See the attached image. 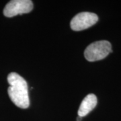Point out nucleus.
<instances>
[{
  "label": "nucleus",
  "mask_w": 121,
  "mask_h": 121,
  "mask_svg": "<svg viewBox=\"0 0 121 121\" xmlns=\"http://www.w3.org/2000/svg\"><path fill=\"white\" fill-rule=\"evenodd\" d=\"M97 105V97L93 94H88L83 99L78 110V116L86 117Z\"/></svg>",
  "instance_id": "39448f33"
},
{
  "label": "nucleus",
  "mask_w": 121,
  "mask_h": 121,
  "mask_svg": "<svg viewBox=\"0 0 121 121\" xmlns=\"http://www.w3.org/2000/svg\"><path fill=\"white\" fill-rule=\"evenodd\" d=\"M111 51L112 46L108 41L99 40L87 46L84 52V56L88 61H97L106 58Z\"/></svg>",
  "instance_id": "f03ea898"
},
{
  "label": "nucleus",
  "mask_w": 121,
  "mask_h": 121,
  "mask_svg": "<svg viewBox=\"0 0 121 121\" xmlns=\"http://www.w3.org/2000/svg\"><path fill=\"white\" fill-rule=\"evenodd\" d=\"M32 9L33 4L30 0H12L5 5L4 14L6 17H13L18 14L29 13Z\"/></svg>",
  "instance_id": "7ed1b4c3"
},
{
  "label": "nucleus",
  "mask_w": 121,
  "mask_h": 121,
  "mask_svg": "<svg viewBox=\"0 0 121 121\" xmlns=\"http://www.w3.org/2000/svg\"><path fill=\"white\" fill-rule=\"evenodd\" d=\"M9 84L8 92L9 98L16 106L25 109L29 107L30 99L26 81L19 74L12 72L8 76Z\"/></svg>",
  "instance_id": "f257e3e1"
},
{
  "label": "nucleus",
  "mask_w": 121,
  "mask_h": 121,
  "mask_svg": "<svg viewBox=\"0 0 121 121\" xmlns=\"http://www.w3.org/2000/svg\"><path fill=\"white\" fill-rule=\"evenodd\" d=\"M81 119H82V117H79V116H78V118H77V121H81Z\"/></svg>",
  "instance_id": "423d86ee"
},
{
  "label": "nucleus",
  "mask_w": 121,
  "mask_h": 121,
  "mask_svg": "<svg viewBox=\"0 0 121 121\" xmlns=\"http://www.w3.org/2000/svg\"><path fill=\"white\" fill-rule=\"evenodd\" d=\"M98 20V17L95 13L81 12L72 18L70 26L73 30L81 31L94 25Z\"/></svg>",
  "instance_id": "20e7f679"
}]
</instances>
